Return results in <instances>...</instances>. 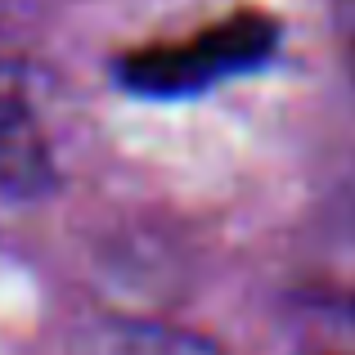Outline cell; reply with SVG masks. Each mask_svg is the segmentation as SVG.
I'll use <instances>...</instances> for the list:
<instances>
[{
    "mask_svg": "<svg viewBox=\"0 0 355 355\" xmlns=\"http://www.w3.org/2000/svg\"><path fill=\"white\" fill-rule=\"evenodd\" d=\"M333 14H338V41H342V54H347L351 81H355V0H333Z\"/></svg>",
    "mask_w": 355,
    "mask_h": 355,
    "instance_id": "cell-4",
    "label": "cell"
},
{
    "mask_svg": "<svg viewBox=\"0 0 355 355\" xmlns=\"http://www.w3.org/2000/svg\"><path fill=\"white\" fill-rule=\"evenodd\" d=\"M59 180L54 135L32 95V77L18 63L0 59V193L41 198Z\"/></svg>",
    "mask_w": 355,
    "mask_h": 355,
    "instance_id": "cell-2",
    "label": "cell"
},
{
    "mask_svg": "<svg viewBox=\"0 0 355 355\" xmlns=\"http://www.w3.org/2000/svg\"><path fill=\"white\" fill-rule=\"evenodd\" d=\"M279 23L266 14H234L184 41L144 45L117 59V81L148 99H184L193 90H207L225 77L252 72L275 54Z\"/></svg>",
    "mask_w": 355,
    "mask_h": 355,
    "instance_id": "cell-1",
    "label": "cell"
},
{
    "mask_svg": "<svg viewBox=\"0 0 355 355\" xmlns=\"http://www.w3.org/2000/svg\"><path fill=\"white\" fill-rule=\"evenodd\" d=\"M68 355H230L220 342L162 320H104L90 324Z\"/></svg>",
    "mask_w": 355,
    "mask_h": 355,
    "instance_id": "cell-3",
    "label": "cell"
}]
</instances>
